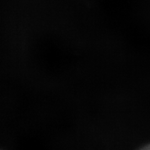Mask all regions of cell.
<instances>
[{
	"label": "cell",
	"instance_id": "1",
	"mask_svg": "<svg viewBox=\"0 0 150 150\" xmlns=\"http://www.w3.org/2000/svg\"><path fill=\"white\" fill-rule=\"evenodd\" d=\"M137 150H150V143L144 144L143 146H141Z\"/></svg>",
	"mask_w": 150,
	"mask_h": 150
}]
</instances>
